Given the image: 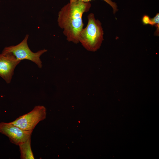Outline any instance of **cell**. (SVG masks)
Wrapping results in <instances>:
<instances>
[{
	"label": "cell",
	"instance_id": "cell-1",
	"mask_svg": "<svg viewBox=\"0 0 159 159\" xmlns=\"http://www.w3.org/2000/svg\"><path fill=\"white\" fill-rule=\"evenodd\" d=\"M90 2L79 1H70L63 7L58 13V26L63 30V33L69 42L79 43V34L83 28V14L89 11Z\"/></svg>",
	"mask_w": 159,
	"mask_h": 159
},
{
	"label": "cell",
	"instance_id": "cell-2",
	"mask_svg": "<svg viewBox=\"0 0 159 159\" xmlns=\"http://www.w3.org/2000/svg\"><path fill=\"white\" fill-rule=\"evenodd\" d=\"M87 19V26L79 34V41L87 50L95 52L100 48L104 40V31L101 23L95 19L93 13L88 14Z\"/></svg>",
	"mask_w": 159,
	"mask_h": 159
},
{
	"label": "cell",
	"instance_id": "cell-3",
	"mask_svg": "<svg viewBox=\"0 0 159 159\" xmlns=\"http://www.w3.org/2000/svg\"><path fill=\"white\" fill-rule=\"evenodd\" d=\"M29 35L26 34L23 40L18 44L6 47L3 49L2 53H10L13 54L18 60H29L35 63L38 67H42V62L40 59L42 55L47 52L45 49L33 52L29 48L27 40Z\"/></svg>",
	"mask_w": 159,
	"mask_h": 159
},
{
	"label": "cell",
	"instance_id": "cell-4",
	"mask_svg": "<svg viewBox=\"0 0 159 159\" xmlns=\"http://www.w3.org/2000/svg\"><path fill=\"white\" fill-rule=\"evenodd\" d=\"M46 111L44 106H36L30 112L19 116L10 123L22 130L33 131L39 122L45 119Z\"/></svg>",
	"mask_w": 159,
	"mask_h": 159
},
{
	"label": "cell",
	"instance_id": "cell-5",
	"mask_svg": "<svg viewBox=\"0 0 159 159\" xmlns=\"http://www.w3.org/2000/svg\"><path fill=\"white\" fill-rule=\"evenodd\" d=\"M32 132L22 130L10 122L0 123V132L8 137L10 141L16 145L31 138Z\"/></svg>",
	"mask_w": 159,
	"mask_h": 159
},
{
	"label": "cell",
	"instance_id": "cell-6",
	"mask_svg": "<svg viewBox=\"0 0 159 159\" xmlns=\"http://www.w3.org/2000/svg\"><path fill=\"white\" fill-rule=\"evenodd\" d=\"M21 61L11 53L2 52L0 54V76L7 83L11 82L14 70Z\"/></svg>",
	"mask_w": 159,
	"mask_h": 159
},
{
	"label": "cell",
	"instance_id": "cell-7",
	"mask_svg": "<svg viewBox=\"0 0 159 159\" xmlns=\"http://www.w3.org/2000/svg\"><path fill=\"white\" fill-rule=\"evenodd\" d=\"M31 138L19 145L21 159H34L31 145Z\"/></svg>",
	"mask_w": 159,
	"mask_h": 159
},
{
	"label": "cell",
	"instance_id": "cell-8",
	"mask_svg": "<svg viewBox=\"0 0 159 159\" xmlns=\"http://www.w3.org/2000/svg\"><path fill=\"white\" fill-rule=\"evenodd\" d=\"M151 23L150 25L155 26L157 28L155 32L154 35L157 36L159 34V13H158L153 18H151Z\"/></svg>",
	"mask_w": 159,
	"mask_h": 159
},
{
	"label": "cell",
	"instance_id": "cell-9",
	"mask_svg": "<svg viewBox=\"0 0 159 159\" xmlns=\"http://www.w3.org/2000/svg\"><path fill=\"white\" fill-rule=\"evenodd\" d=\"M70 1H79L85 2H88L92 0H69ZM110 5L113 9V13L115 14L116 11H118L117 6L116 4L114 2H112L111 0H103Z\"/></svg>",
	"mask_w": 159,
	"mask_h": 159
},
{
	"label": "cell",
	"instance_id": "cell-10",
	"mask_svg": "<svg viewBox=\"0 0 159 159\" xmlns=\"http://www.w3.org/2000/svg\"><path fill=\"white\" fill-rule=\"evenodd\" d=\"M142 21L144 25L150 24L151 23V18L147 15H144L143 17Z\"/></svg>",
	"mask_w": 159,
	"mask_h": 159
}]
</instances>
